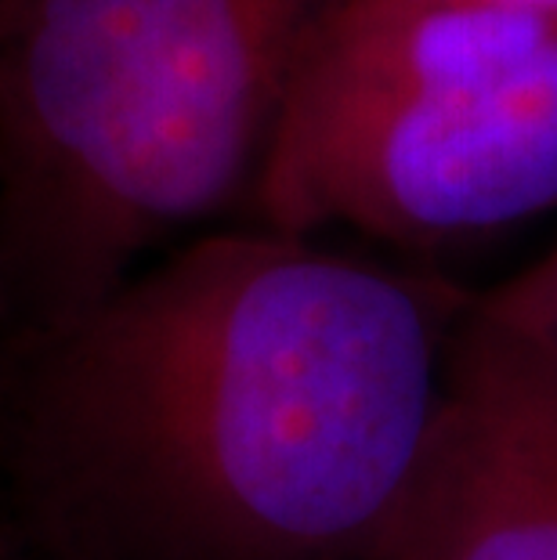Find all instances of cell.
Listing matches in <instances>:
<instances>
[{
    "label": "cell",
    "mask_w": 557,
    "mask_h": 560,
    "mask_svg": "<svg viewBox=\"0 0 557 560\" xmlns=\"http://www.w3.org/2000/svg\"><path fill=\"white\" fill-rule=\"evenodd\" d=\"M467 304L265 224L177 246L26 354V503L77 560H373Z\"/></svg>",
    "instance_id": "6da1fadb"
},
{
    "label": "cell",
    "mask_w": 557,
    "mask_h": 560,
    "mask_svg": "<svg viewBox=\"0 0 557 560\" xmlns=\"http://www.w3.org/2000/svg\"><path fill=\"white\" fill-rule=\"evenodd\" d=\"M329 0H0V282L26 359L251 199Z\"/></svg>",
    "instance_id": "7a4b0ae2"
},
{
    "label": "cell",
    "mask_w": 557,
    "mask_h": 560,
    "mask_svg": "<svg viewBox=\"0 0 557 560\" xmlns=\"http://www.w3.org/2000/svg\"><path fill=\"white\" fill-rule=\"evenodd\" d=\"M257 224L323 240L467 246L557 207V44L514 73L276 127Z\"/></svg>",
    "instance_id": "3957f363"
},
{
    "label": "cell",
    "mask_w": 557,
    "mask_h": 560,
    "mask_svg": "<svg viewBox=\"0 0 557 560\" xmlns=\"http://www.w3.org/2000/svg\"><path fill=\"white\" fill-rule=\"evenodd\" d=\"M373 560H557V409L464 322L428 448Z\"/></svg>",
    "instance_id": "277c9868"
},
{
    "label": "cell",
    "mask_w": 557,
    "mask_h": 560,
    "mask_svg": "<svg viewBox=\"0 0 557 560\" xmlns=\"http://www.w3.org/2000/svg\"><path fill=\"white\" fill-rule=\"evenodd\" d=\"M464 326L557 409V240L518 276L471 296Z\"/></svg>",
    "instance_id": "5b68a950"
},
{
    "label": "cell",
    "mask_w": 557,
    "mask_h": 560,
    "mask_svg": "<svg viewBox=\"0 0 557 560\" xmlns=\"http://www.w3.org/2000/svg\"><path fill=\"white\" fill-rule=\"evenodd\" d=\"M428 4L481 8V11H514V15H539V19H557V0H428Z\"/></svg>",
    "instance_id": "8992f818"
},
{
    "label": "cell",
    "mask_w": 557,
    "mask_h": 560,
    "mask_svg": "<svg viewBox=\"0 0 557 560\" xmlns=\"http://www.w3.org/2000/svg\"><path fill=\"white\" fill-rule=\"evenodd\" d=\"M11 351H19L15 340V326H11V312H8V296H4V282H0V365ZM22 354V351H19Z\"/></svg>",
    "instance_id": "52a82bcc"
},
{
    "label": "cell",
    "mask_w": 557,
    "mask_h": 560,
    "mask_svg": "<svg viewBox=\"0 0 557 560\" xmlns=\"http://www.w3.org/2000/svg\"><path fill=\"white\" fill-rule=\"evenodd\" d=\"M0 560H4V557H0Z\"/></svg>",
    "instance_id": "ba28073f"
}]
</instances>
